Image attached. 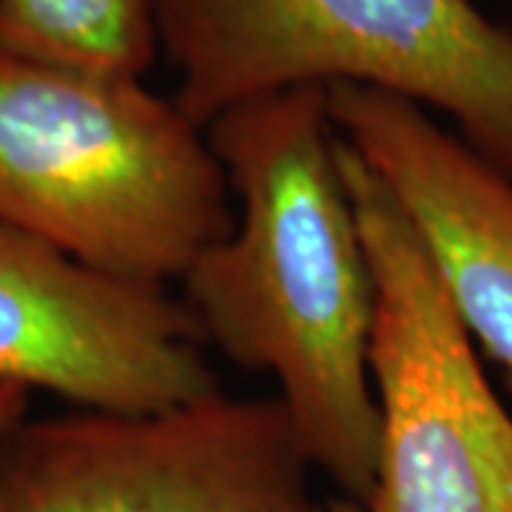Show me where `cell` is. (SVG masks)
<instances>
[{"mask_svg":"<svg viewBox=\"0 0 512 512\" xmlns=\"http://www.w3.org/2000/svg\"><path fill=\"white\" fill-rule=\"evenodd\" d=\"M205 137L239 217L180 279L185 308L225 359L274 379L308 464L365 507L379 467L367 362L373 276L328 89L239 103Z\"/></svg>","mask_w":512,"mask_h":512,"instance_id":"1","label":"cell"},{"mask_svg":"<svg viewBox=\"0 0 512 512\" xmlns=\"http://www.w3.org/2000/svg\"><path fill=\"white\" fill-rule=\"evenodd\" d=\"M208 137L140 77L0 52V222L165 285L234 228Z\"/></svg>","mask_w":512,"mask_h":512,"instance_id":"2","label":"cell"},{"mask_svg":"<svg viewBox=\"0 0 512 512\" xmlns=\"http://www.w3.org/2000/svg\"><path fill=\"white\" fill-rule=\"evenodd\" d=\"M154 29L202 131L256 97L353 83L453 117L512 177V29L473 0H154Z\"/></svg>","mask_w":512,"mask_h":512,"instance_id":"3","label":"cell"},{"mask_svg":"<svg viewBox=\"0 0 512 512\" xmlns=\"http://www.w3.org/2000/svg\"><path fill=\"white\" fill-rule=\"evenodd\" d=\"M339 168L373 276L379 467L365 512H512V416L399 202L342 137Z\"/></svg>","mask_w":512,"mask_h":512,"instance_id":"4","label":"cell"},{"mask_svg":"<svg viewBox=\"0 0 512 512\" xmlns=\"http://www.w3.org/2000/svg\"><path fill=\"white\" fill-rule=\"evenodd\" d=\"M282 404L211 393L157 413L23 416L0 512H330Z\"/></svg>","mask_w":512,"mask_h":512,"instance_id":"5","label":"cell"},{"mask_svg":"<svg viewBox=\"0 0 512 512\" xmlns=\"http://www.w3.org/2000/svg\"><path fill=\"white\" fill-rule=\"evenodd\" d=\"M165 285L106 274L0 222V382L83 410L157 413L220 393Z\"/></svg>","mask_w":512,"mask_h":512,"instance_id":"6","label":"cell"},{"mask_svg":"<svg viewBox=\"0 0 512 512\" xmlns=\"http://www.w3.org/2000/svg\"><path fill=\"white\" fill-rule=\"evenodd\" d=\"M328 111L399 202L461 325L512 390V177L396 94L333 83Z\"/></svg>","mask_w":512,"mask_h":512,"instance_id":"7","label":"cell"},{"mask_svg":"<svg viewBox=\"0 0 512 512\" xmlns=\"http://www.w3.org/2000/svg\"><path fill=\"white\" fill-rule=\"evenodd\" d=\"M0 52L143 77L157 55L154 0H0Z\"/></svg>","mask_w":512,"mask_h":512,"instance_id":"8","label":"cell"},{"mask_svg":"<svg viewBox=\"0 0 512 512\" xmlns=\"http://www.w3.org/2000/svg\"><path fill=\"white\" fill-rule=\"evenodd\" d=\"M29 399H32L29 390H23L18 384L0 382V433L23 416H29Z\"/></svg>","mask_w":512,"mask_h":512,"instance_id":"9","label":"cell"},{"mask_svg":"<svg viewBox=\"0 0 512 512\" xmlns=\"http://www.w3.org/2000/svg\"><path fill=\"white\" fill-rule=\"evenodd\" d=\"M330 512H365V507H359L353 501H336V504H330Z\"/></svg>","mask_w":512,"mask_h":512,"instance_id":"10","label":"cell"}]
</instances>
